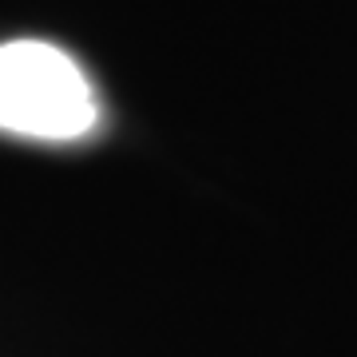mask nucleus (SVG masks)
Returning <instances> with one entry per match:
<instances>
[{
    "instance_id": "f257e3e1",
    "label": "nucleus",
    "mask_w": 357,
    "mask_h": 357,
    "mask_svg": "<svg viewBox=\"0 0 357 357\" xmlns=\"http://www.w3.org/2000/svg\"><path fill=\"white\" fill-rule=\"evenodd\" d=\"M100 119V103L84 68L56 44H0V131L20 139L72 143Z\"/></svg>"
}]
</instances>
